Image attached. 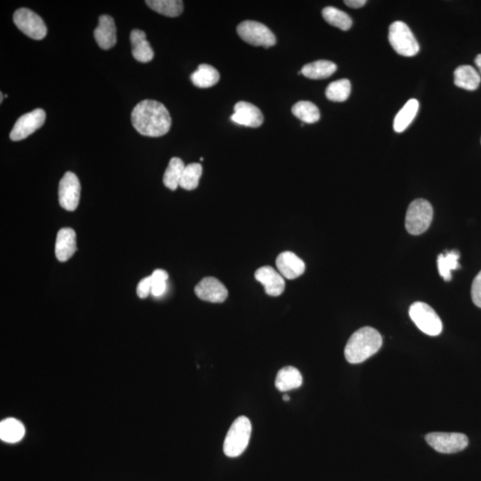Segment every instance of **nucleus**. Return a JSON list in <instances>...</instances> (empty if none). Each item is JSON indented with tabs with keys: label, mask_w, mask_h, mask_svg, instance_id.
Masks as SVG:
<instances>
[{
	"label": "nucleus",
	"mask_w": 481,
	"mask_h": 481,
	"mask_svg": "<svg viewBox=\"0 0 481 481\" xmlns=\"http://www.w3.org/2000/svg\"><path fill=\"white\" fill-rule=\"evenodd\" d=\"M131 122L137 132L151 137L164 136L171 126L169 111L154 100H144L137 104L131 113Z\"/></svg>",
	"instance_id": "1"
},
{
	"label": "nucleus",
	"mask_w": 481,
	"mask_h": 481,
	"mask_svg": "<svg viewBox=\"0 0 481 481\" xmlns=\"http://www.w3.org/2000/svg\"><path fill=\"white\" fill-rule=\"evenodd\" d=\"M382 337L377 330L369 326L360 328L349 338L344 355L351 364H360L380 351Z\"/></svg>",
	"instance_id": "2"
},
{
	"label": "nucleus",
	"mask_w": 481,
	"mask_h": 481,
	"mask_svg": "<svg viewBox=\"0 0 481 481\" xmlns=\"http://www.w3.org/2000/svg\"><path fill=\"white\" fill-rule=\"evenodd\" d=\"M251 435V423L245 416L238 417L225 437L223 450L228 457H237L247 449Z\"/></svg>",
	"instance_id": "3"
},
{
	"label": "nucleus",
	"mask_w": 481,
	"mask_h": 481,
	"mask_svg": "<svg viewBox=\"0 0 481 481\" xmlns=\"http://www.w3.org/2000/svg\"><path fill=\"white\" fill-rule=\"evenodd\" d=\"M433 208L428 201L416 199L410 204L406 215V228L409 234L425 233L432 224Z\"/></svg>",
	"instance_id": "4"
},
{
	"label": "nucleus",
	"mask_w": 481,
	"mask_h": 481,
	"mask_svg": "<svg viewBox=\"0 0 481 481\" xmlns=\"http://www.w3.org/2000/svg\"><path fill=\"white\" fill-rule=\"evenodd\" d=\"M389 42L393 49L403 56H415L420 46L409 27L403 22H395L389 26Z\"/></svg>",
	"instance_id": "5"
},
{
	"label": "nucleus",
	"mask_w": 481,
	"mask_h": 481,
	"mask_svg": "<svg viewBox=\"0 0 481 481\" xmlns=\"http://www.w3.org/2000/svg\"><path fill=\"white\" fill-rule=\"evenodd\" d=\"M409 316L420 331L427 335L438 336L442 332V319L425 302H415L409 308Z\"/></svg>",
	"instance_id": "6"
},
{
	"label": "nucleus",
	"mask_w": 481,
	"mask_h": 481,
	"mask_svg": "<svg viewBox=\"0 0 481 481\" xmlns=\"http://www.w3.org/2000/svg\"><path fill=\"white\" fill-rule=\"evenodd\" d=\"M237 33L244 42L251 46L268 49L277 44V39L271 30L256 21L241 23L237 27Z\"/></svg>",
	"instance_id": "7"
},
{
	"label": "nucleus",
	"mask_w": 481,
	"mask_h": 481,
	"mask_svg": "<svg viewBox=\"0 0 481 481\" xmlns=\"http://www.w3.org/2000/svg\"><path fill=\"white\" fill-rule=\"evenodd\" d=\"M13 19L20 31L32 39H43L48 33L46 23L32 10L28 8L16 10L13 13Z\"/></svg>",
	"instance_id": "8"
},
{
	"label": "nucleus",
	"mask_w": 481,
	"mask_h": 481,
	"mask_svg": "<svg viewBox=\"0 0 481 481\" xmlns=\"http://www.w3.org/2000/svg\"><path fill=\"white\" fill-rule=\"evenodd\" d=\"M427 443L437 452L442 454L458 453L466 449L469 439L463 433L432 432L425 437Z\"/></svg>",
	"instance_id": "9"
},
{
	"label": "nucleus",
	"mask_w": 481,
	"mask_h": 481,
	"mask_svg": "<svg viewBox=\"0 0 481 481\" xmlns=\"http://www.w3.org/2000/svg\"><path fill=\"white\" fill-rule=\"evenodd\" d=\"M46 120V113L42 109H36L19 118L10 132L13 141L27 139L43 126Z\"/></svg>",
	"instance_id": "10"
},
{
	"label": "nucleus",
	"mask_w": 481,
	"mask_h": 481,
	"mask_svg": "<svg viewBox=\"0 0 481 481\" xmlns=\"http://www.w3.org/2000/svg\"><path fill=\"white\" fill-rule=\"evenodd\" d=\"M80 183L78 177L73 173H66L59 183L58 198L61 207L74 211L78 207L80 198Z\"/></svg>",
	"instance_id": "11"
},
{
	"label": "nucleus",
	"mask_w": 481,
	"mask_h": 481,
	"mask_svg": "<svg viewBox=\"0 0 481 481\" xmlns=\"http://www.w3.org/2000/svg\"><path fill=\"white\" fill-rule=\"evenodd\" d=\"M195 294L201 301L222 304L228 296L227 287L217 278L205 277L194 288Z\"/></svg>",
	"instance_id": "12"
},
{
	"label": "nucleus",
	"mask_w": 481,
	"mask_h": 481,
	"mask_svg": "<svg viewBox=\"0 0 481 481\" xmlns=\"http://www.w3.org/2000/svg\"><path fill=\"white\" fill-rule=\"evenodd\" d=\"M231 120L238 125L258 127L263 123L264 116L254 104L238 102L235 106V113L231 116Z\"/></svg>",
	"instance_id": "13"
},
{
	"label": "nucleus",
	"mask_w": 481,
	"mask_h": 481,
	"mask_svg": "<svg viewBox=\"0 0 481 481\" xmlns=\"http://www.w3.org/2000/svg\"><path fill=\"white\" fill-rule=\"evenodd\" d=\"M255 278L264 285L266 294L272 296V297H277L285 291V281L284 277L269 266L258 268L255 272Z\"/></svg>",
	"instance_id": "14"
},
{
	"label": "nucleus",
	"mask_w": 481,
	"mask_h": 481,
	"mask_svg": "<svg viewBox=\"0 0 481 481\" xmlns=\"http://www.w3.org/2000/svg\"><path fill=\"white\" fill-rule=\"evenodd\" d=\"M275 264L279 273L290 280L301 277L306 269L304 261L292 251H285L279 254Z\"/></svg>",
	"instance_id": "15"
},
{
	"label": "nucleus",
	"mask_w": 481,
	"mask_h": 481,
	"mask_svg": "<svg viewBox=\"0 0 481 481\" xmlns=\"http://www.w3.org/2000/svg\"><path fill=\"white\" fill-rule=\"evenodd\" d=\"M116 25L112 16L104 15L99 18L94 35L101 49L107 50L113 48L117 42Z\"/></svg>",
	"instance_id": "16"
},
{
	"label": "nucleus",
	"mask_w": 481,
	"mask_h": 481,
	"mask_svg": "<svg viewBox=\"0 0 481 481\" xmlns=\"http://www.w3.org/2000/svg\"><path fill=\"white\" fill-rule=\"evenodd\" d=\"M77 251L76 233L72 228H62L57 233L56 257L61 262L69 261Z\"/></svg>",
	"instance_id": "17"
},
{
	"label": "nucleus",
	"mask_w": 481,
	"mask_h": 481,
	"mask_svg": "<svg viewBox=\"0 0 481 481\" xmlns=\"http://www.w3.org/2000/svg\"><path fill=\"white\" fill-rule=\"evenodd\" d=\"M132 45V55L137 61L149 63L154 57V52L150 43L147 42L146 33L140 30H133L130 33Z\"/></svg>",
	"instance_id": "18"
},
{
	"label": "nucleus",
	"mask_w": 481,
	"mask_h": 481,
	"mask_svg": "<svg viewBox=\"0 0 481 481\" xmlns=\"http://www.w3.org/2000/svg\"><path fill=\"white\" fill-rule=\"evenodd\" d=\"M302 382L304 379L299 370L292 366H287L277 373L275 387L279 392H289L299 388L302 385Z\"/></svg>",
	"instance_id": "19"
},
{
	"label": "nucleus",
	"mask_w": 481,
	"mask_h": 481,
	"mask_svg": "<svg viewBox=\"0 0 481 481\" xmlns=\"http://www.w3.org/2000/svg\"><path fill=\"white\" fill-rule=\"evenodd\" d=\"M190 79L194 86L200 89H208L220 82V75L213 66L204 63L198 66L197 70L192 73Z\"/></svg>",
	"instance_id": "20"
},
{
	"label": "nucleus",
	"mask_w": 481,
	"mask_h": 481,
	"mask_svg": "<svg viewBox=\"0 0 481 481\" xmlns=\"http://www.w3.org/2000/svg\"><path fill=\"white\" fill-rule=\"evenodd\" d=\"M337 70V65L335 63L327 60H319V61L308 63L302 67L301 70L302 75L311 80H323L329 78Z\"/></svg>",
	"instance_id": "21"
},
{
	"label": "nucleus",
	"mask_w": 481,
	"mask_h": 481,
	"mask_svg": "<svg viewBox=\"0 0 481 481\" xmlns=\"http://www.w3.org/2000/svg\"><path fill=\"white\" fill-rule=\"evenodd\" d=\"M455 85L461 89L473 92L479 87L481 79L477 70L470 65L459 66L455 70Z\"/></svg>",
	"instance_id": "22"
},
{
	"label": "nucleus",
	"mask_w": 481,
	"mask_h": 481,
	"mask_svg": "<svg viewBox=\"0 0 481 481\" xmlns=\"http://www.w3.org/2000/svg\"><path fill=\"white\" fill-rule=\"evenodd\" d=\"M25 434V427L22 422L15 418L3 420L0 423V439L6 443H18Z\"/></svg>",
	"instance_id": "23"
},
{
	"label": "nucleus",
	"mask_w": 481,
	"mask_h": 481,
	"mask_svg": "<svg viewBox=\"0 0 481 481\" xmlns=\"http://www.w3.org/2000/svg\"><path fill=\"white\" fill-rule=\"evenodd\" d=\"M419 110V102L416 99H410L403 108L396 114L393 123L396 132L401 133L408 129L410 124L415 119Z\"/></svg>",
	"instance_id": "24"
},
{
	"label": "nucleus",
	"mask_w": 481,
	"mask_h": 481,
	"mask_svg": "<svg viewBox=\"0 0 481 481\" xmlns=\"http://www.w3.org/2000/svg\"><path fill=\"white\" fill-rule=\"evenodd\" d=\"M146 3L154 11L168 18H177L184 10V3L180 0H147Z\"/></svg>",
	"instance_id": "25"
},
{
	"label": "nucleus",
	"mask_w": 481,
	"mask_h": 481,
	"mask_svg": "<svg viewBox=\"0 0 481 481\" xmlns=\"http://www.w3.org/2000/svg\"><path fill=\"white\" fill-rule=\"evenodd\" d=\"M186 166L180 158L174 157L170 161L163 176L164 186L175 191L180 187L181 178Z\"/></svg>",
	"instance_id": "26"
},
{
	"label": "nucleus",
	"mask_w": 481,
	"mask_h": 481,
	"mask_svg": "<svg viewBox=\"0 0 481 481\" xmlns=\"http://www.w3.org/2000/svg\"><path fill=\"white\" fill-rule=\"evenodd\" d=\"M292 114L302 123L313 124L320 120V112L316 104L308 101L296 103L292 108Z\"/></svg>",
	"instance_id": "27"
},
{
	"label": "nucleus",
	"mask_w": 481,
	"mask_h": 481,
	"mask_svg": "<svg viewBox=\"0 0 481 481\" xmlns=\"http://www.w3.org/2000/svg\"><path fill=\"white\" fill-rule=\"evenodd\" d=\"M460 254L457 251H446L439 255L438 269L439 275L446 282L452 279V271L460 268Z\"/></svg>",
	"instance_id": "28"
},
{
	"label": "nucleus",
	"mask_w": 481,
	"mask_h": 481,
	"mask_svg": "<svg viewBox=\"0 0 481 481\" xmlns=\"http://www.w3.org/2000/svg\"><path fill=\"white\" fill-rule=\"evenodd\" d=\"M322 15L329 25L337 27L342 31H349L351 28L352 20L351 16L342 10L334 8V6H327V8H324Z\"/></svg>",
	"instance_id": "29"
},
{
	"label": "nucleus",
	"mask_w": 481,
	"mask_h": 481,
	"mask_svg": "<svg viewBox=\"0 0 481 481\" xmlns=\"http://www.w3.org/2000/svg\"><path fill=\"white\" fill-rule=\"evenodd\" d=\"M351 84L349 80L342 79L332 82L325 90V96L336 103L345 102L351 95Z\"/></svg>",
	"instance_id": "30"
},
{
	"label": "nucleus",
	"mask_w": 481,
	"mask_h": 481,
	"mask_svg": "<svg viewBox=\"0 0 481 481\" xmlns=\"http://www.w3.org/2000/svg\"><path fill=\"white\" fill-rule=\"evenodd\" d=\"M203 174V167L200 163H190L185 168L180 187L187 191L194 190L199 186V180Z\"/></svg>",
	"instance_id": "31"
},
{
	"label": "nucleus",
	"mask_w": 481,
	"mask_h": 481,
	"mask_svg": "<svg viewBox=\"0 0 481 481\" xmlns=\"http://www.w3.org/2000/svg\"><path fill=\"white\" fill-rule=\"evenodd\" d=\"M152 295L154 297H160L163 295L167 289V280L169 279V274L163 269H156L153 272L152 275Z\"/></svg>",
	"instance_id": "32"
},
{
	"label": "nucleus",
	"mask_w": 481,
	"mask_h": 481,
	"mask_svg": "<svg viewBox=\"0 0 481 481\" xmlns=\"http://www.w3.org/2000/svg\"><path fill=\"white\" fill-rule=\"evenodd\" d=\"M152 294V278L144 277L139 282L137 287V294L140 299H146Z\"/></svg>",
	"instance_id": "33"
},
{
	"label": "nucleus",
	"mask_w": 481,
	"mask_h": 481,
	"mask_svg": "<svg viewBox=\"0 0 481 481\" xmlns=\"http://www.w3.org/2000/svg\"><path fill=\"white\" fill-rule=\"evenodd\" d=\"M472 298L473 304L481 308V271L474 279L472 285Z\"/></svg>",
	"instance_id": "34"
},
{
	"label": "nucleus",
	"mask_w": 481,
	"mask_h": 481,
	"mask_svg": "<svg viewBox=\"0 0 481 481\" xmlns=\"http://www.w3.org/2000/svg\"><path fill=\"white\" fill-rule=\"evenodd\" d=\"M344 3L349 8H360L366 4V0H345Z\"/></svg>",
	"instance_id": "35"
},
{
	"label": "nucleus",
	"mask_w": 481,
	"mask_h": 481,
	"mask_svg": "<svg viewBox=\"0 0 481 481\" xmlns=\"http://www.w3.org/2000/svg\"><path fill=\"white\" fill-rule=\"evenodd\" d=\"M475 63H476V65H477V68H479L480 72L481 73V54H480V55H479L476 57Z\"/></svg>",
	"instance_id": "36"
},
{
	"label": "nucleus",
	"mask_w": 481,
	"mask_h": 481,
	"mask_svg": "<svg viewBox=\"0 0 481 481\" xmlns=\"http://www.w3.org/2000/svg\"><path fill=\"white\" fill-rule=\"evenodd\" d=\"M282 399H284L285 401H289V400H290V398H289L288 395H285L284 398H282Z\"/></svg>",
	"instance_id": "37"
},
{
	"label": "nucleus",
	"mask_w": 481,
	"mask_h": 481,
	"mask_svg": "<svg viewBox=\"0 0 481 481\" xmlns=\"http://www.w3.org/2000/svg\"><path fill=\"white\" fill-rule=\"evenodd\" d=\"M0 96H1V100H0V103L2 104L3 103V99H4V96H3L2 92H1V94H0Z\"/></svg>",
	"instance_id": "38"
}]
</instances>
